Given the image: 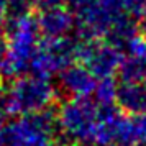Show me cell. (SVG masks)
<instances>
[{"label": "cell", "instance_id": "cell-14", "mask_svg": "<svg viewBox=\"0 0 146 146\" xmlns=\"http://www.w3.org/2000/svg\"><path fill=\"white\" fill-rule=\"evenodd\" d=\"M5 21H7V15H5V5H0V30L3 28Z\"/></svg>", "mask_w": 146, "mask_h": 146}, {"label": "cell", "instance_id": "cell-4", "mask_svg": "<svg viewBox=\"0 0 146 146\" xmlns=\"http://www.w3.org/2000/svg\"><path fill=\"white\" fill-rule=\"evenodd\" d=\"M56 117L58 131L72 143H92L100 117V105L90 97H69Z\"/></svg>", "mask_w": 146, "mask_h": 146}, {"label": "cell", "instance_id": "cell-12", "mask_svg": "<svg viewBox=\"0 0 146 146\" xmlns=\"http://www.w3.org/2000/svg\"><path fill=\"white\" fill-rule=\"evenodd\" d=\"M66 0H35V5H38L40 8L46 7H54V5H62Z\"/></svg>", "mask_w": 146, "mask_h": 146}, {"label": "cell", "instance_id": "cell-9", "mask_svg": "<svg viewBox=\"0 0 146 146\" xmlns=\"http://www.w3.org/2000/svg\"><path fill=\"white\" fill-rule=\"evenodd\" d=\"M115 105L126 115L146 112V82L121 80V84L117 86Z\"/></svg>", "mask_w": 146, "mask_h": 146}, {"label": "cell", "instance_id": "cell-18", "mask_svg": "<svg viewBox=\"0 0 146 146\" xmlns=\"http://www.w3.org/2000/svg\"><path fill=\"white\" fill-rule=\"evenodd\" d=\"M0 123H2V115H0Z\"/></svg>", "mask_w": 146, "mask_h": 146}, {"label": "cell", "instance_id": "cell-17", "mask_svg": "<svg viewBox=\"0 0 146 146\" xmlns=\"http://www.w3.org/2000/svg\"><path fill=\"white\" fill-rule=\"evenodd\" d=\"M0 5H5V0H0Z\"/></svg>", "mask_w": 146, "mask_h": 146}, {"label": "cell", "instance_id": "cell-10", "mask_svg": "<svg viewBox=\"0 0 146 146\" xmlns=\"http://www.w3.org/2000/svg\"><path fill=\"white\" fill-rule=\"evenodd\" d=\"M113 146H146V112L121 115Z\"/></svg>", "mask_w": 146, "mask_h": 146}, {"label": "cell", "instance_id": "cell-6", "mask_svg": "<svg viewBox=\"0 0 146 146\" xmlns=\"http://www.w3.org/2000/svg\"><path fill=\"white\" fill-rule=\"evenodd\" d=\"M77 59L99 79L113 77L118 72L123 59V51L110 41L80 40Z\"/></svg>", "mask_w": 146, "mask_h": 146}, {"label": "cell", "instance_id": "cell-5", "mask_svg": "<svg viewBox=\"0 0 146 146\" xmlns=\"http://www.w3.org/2000/svg\"><path fill=\"white\" fill-rule=\"evenodd\" d=\"M79 41L80 40H74L71 36L40 40V44L30 62L28 72L51 79L62 69H66L69 64H72L74 59H77Z\"/></svg>", "mask_w": 146, "mask_h": 146}, {"label": "cell", "instance_id": "cell-7", "mask_svg": "<svg viewBox=\"0 0 146 146\" xmlns=\"http://www.w3.org/2000/svg\"><path fill=\"white\" fill-rule=\"evenodd\" d=\"M35 20H36L40 35H43V38H48V40L69 36L76 28L74 13L64 5L41 8L40 15Z\"/></svg>", "mask_w": 146, "mask_h": 146}, {"label": "cell", "instance_id": "cell-2", "mask_svg": "<svg viewBox=\"0 0 146 146\" xmlns=\"http://www.w3.org/2000/svg\"><path fill=\"white\" fill-rule=\"evenodd\" d=\"M7 58L0 67V79L10 80L28 72L30 62L40 44L36 20L30 15L7 20Z\"/></svg>", "mask_w": 146, "mask_h": 146}, {"label": "cell", "instance_id": "cell-11", "mask_svg": "<svg viewBox=\"0 0 146 146\" xmlns=\"http://www.w3.org/2000/svg\"><path fill=\"white\" fill-rule=\"evenodd\" d=\"M95 97V102L99 105L104 107H112L115 105V97H117V82L113 80V77H105V79H99L95 90L92 94Z\"/></svg>", "mask_w": 146, "mask_h": 146}, {"label": "cell", "instance_id": "cell-16", "mask_svg": "<svg viewBox=\"0 0 146 146\" xmlns=\"http://www.w3.org/2000/svg\"><path fill=\"white\" fill-rule=\"evenodd\" d=\"M141 21H143V35L146 36V18L145 20H141Z\"/></svg>", "mask_w": 146, "mask_h": 146}, {"label": "cell", "instance_id": "cell-13", "mask_svg": "<svg viewBox=\"0 0 146 146\" xmlns=\"http://www.w3.org/2000/svg\"><path fill=\"white\" fill-rule=\"evenodd\" d=\"M7 58V40H3L0 36V67L3 64V61Z\"/></svg>", "mask_w": 146, "mask_h": 146}, {"label": "cell", "instance_id": "cell-8", "mask_svg": "<svg viewBox=\"0 0 146 146\" xmlns=\"http://www.w3.org/2000/svg\"><path fill=\"white\" fill-rule=\"evenodd\" d=\"M97 86V77L84 64H69L59 72V87L69 97H90Z\"/></svg>", "mask_w": 146, "mask_h": 146}, {"label": "cell", "instance_id": "cell-3", "mask_svg": "<svg viewBox=\"0 0 146 146\" xmlns=\"http://www.w3.org/2000/svg\"><path fill=\"white\" fill-rule=\"evenodd\" d=\"M56 117L49 110L15 117L0 125V146H56Z\"/></svg>", "mask_w": 146, "mask_h": 146}, {"label": "cell", "instance_id": "cell-1", "mask_svg": "<svg viewBox=\"0 0 146 146\" xmlns=\"http://www.w3.org/2000/svg\"><path fill=\"white\" fill-rule=\"evenodd\" d=\"M56 99V87L49 77L23 74L0 87V115L21 117L48 110Z\"/></svg>", "mask_w": 146, "mask_h": 146}, {"label": "cell", "instance_id": "cell-15", "mask_svg": "<svg viewBox=\"0 0 146 146\" xmlns=\"http://www.w3.org/2000/svg\"><path fill=\"white\" fill-rule=\"evenodd\" d=\"M74 146H97V145H94V143H76Z\"/></svg>", "mask_w": 146, "mask_h": 146}]
</instances>
